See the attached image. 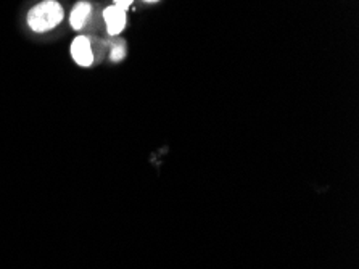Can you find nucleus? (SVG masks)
I'll list each match as a JSON object with an SVG mask.
<instances>
[{
    "instance_id": "4",
    "label": "nucleus",
    "mask_w": 359,
    "mask_h": 269,
    "mask_svg": "<svg viewBox=\"0 0 359 269\" xmlns=\"http://www.w3.org/2000/svg\"><path fill=\"white\" fill-rule=\"evenodd\" d=\"M92 12V5L89 2H78L74 5L72 15H69V25L73 29L81 31L87 23V18Z\"/></svg>"
},
{
    "instance_id": "2",
    "label": "nucleus",
    "mask_w": 359,
    "mask_h": 269,
    "mask_svg": "<svg viewBox=\"0 0 359 269\" xmlns=\"http://www.w3.org/2000/svg\"><path fill=\"white\" fill-rule=\"evenodd\" d=\"M72 57L79 67H92V63H94V53H92L90 48V41L86 36L74 37V41L72 42Z\"/></svg>"
},
{
    "instance_id": "1",
    "label": "nucleus",
    "mask_w": 359,
    "mask_h": 269,
    "mask_svg": "<svg viewBox=\"0 0 359 269\" xmlns=\"http://www.w3.org/2000/svg\"><path fill=\"white\" fill-rule=\"evenodd\" d=\"M65 18V10L57 0H43L32 7L28 13V26L34 32H47L55 29Z\"/></svg>"
},
{
    "instance_id": "3",
    "label": "nucleus",
    "mask_w": 359,
    "mask_h": 269,
    "mask_svg": "<svg viewBox=\"0 0 359 269\" xmlns=\"http://www.w3.org/2000/svg\"><path fill=\"white\" fill-rule=\"evenodd\" d=\"M103 20H105L108 34L116 36L119 32H123L124 27H126V12L123 8L116 7V5H111V7H107L105 12H103Z\"/></svg>"
},
{
    "instance_id": "6",
    "label": "nucleus",
    "mask_w": 359,
    "mask_h": 269,
    "mask_svg": "<svg viewBox=\"0 0 359 269\" xmlns=\"http://www.w3.org/2000/svg\"><path fill=\"white\" fill-rule=\"evenodd\" d=\"M124 57V48L123 47H115V51H113V55H111V58L113 60H115V62H116V60H121Z\"/></svg>"
},
{
    "instance_id": "5",
    "label": "nucleus",
    "mask_w": 359,
    "mask_h": 269,
    "mask_svg": "<svg viewBox=\"0 0 359 269\" xmlns=\"http://www.w3.org/2000/svg\"><path fill=\"white\" fill-rule=\"evenodd\" d=\"M134 0H115V5L116 7H119V8H123L124 12H126V10L130 7V4H133Z\"/></svg>"
},
{
    "instance_id": "7",
    "label": "nucleus",
    "mask_w": 359,
    "mask_h": 269,
    "mask_svg": "<svg viewBox=\"0 0 359 269\" xmlns=\"http://www.w3.org/2000/svg\"><path fill=\"white\" fill-rule=\"evenodd\" d=\"M145 2H149V4H155V2H158V0H145Z\"/></svg>"
}]
</instances>
